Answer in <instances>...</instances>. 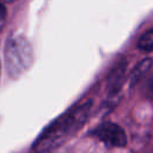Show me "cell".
Listing matches in <instances>:
<instances>
[{
    "instance_id": "6da1fadb",
    "label": "cell",
    "mask_w": 153,
    "mask_h": 153,
    "mask_svg": "<svg viewBox=\"0 0 153 153\" xmlns=\"http://www.w3.org/2000/svg\"><path fill=\"white\" fill-rule=\"evenodd\" d=\"M91 103H84L80 106L73 109L57 121H55L47 130L37 139L35 149L43 152L61 145L67 137L74 134L86 121Z\"/></svg>"
},
{
    "instance_id": "7a4b0ae2",
    "label": "cell",
    "mask_w": 153,
    "mask_h": 153,
    "mask_svg": "<svg viewBox=\"0 0 153 153\" xmlns=\"http://www.w3.org/2000/svg\"><path fill=\"white\" fill-rule=\"evenodd\" d=\"M33 51L30 42L22 35L11 36L5 45V65L8 75L18 78L32 63Z\"/></svg>"
},
{
    "instance_id": "3957f363",
    "label": "cell",
    "mask_w": 153,
    "mask_h": 153,
    "mask_svg": "<svg viewBox=\"0 0 153 153\" xmlns=\"http://www.w3.org/2000/svg\"><path fill=\"white\" fill-rule=\"evenodd\" d=\"M93 134L108 147H124L127 145L126 133L116 123H103L93 130Z\"/></svg>"
},
{
    "instance_id": "277c9868",
    "label": "cell",
    "mask_w": 153,
    "mask_h": 153,
    "mask_svg": "<svg viewBox=\"0 0 153 153\" xmlns=\"http://www.w3.org/2000/svg\"><path fill=\"white\" fill-rule=\"evenodd\" d=\"M151 68V59H146L143 61H141L140 65H137V67L135 68V71L131 74V85L136 84L140 78L146 73V71H148Z\"/></svg>"
},
{
    "instance_id": "5b68a950",
    "label": "cell",
    "mask_w": 153,
    "mask_h": 153,
    "mask_svg": "<svg viewBox=\"0 0 153 153\" xmlns=\"http://www.w3.org/2000/svg\"><path fill=\"white\" fill-rule=\"evenodd\" d=\"M137 47H139V49L145 50V51L152 50V48H153V31L152 30L146 31L140 37V39L137 42Z\"/></svg>"
},
{
    "instance_id": "8992f818",
    "label": "cell",
    "mask_w": 153,
    "mask_h": 153,
    "mask_svg": "<svg viewBox=\"0 0 153 153\" xmlns=\"http://www.w3.org/2000/svg\"><path fill=\"white\" fill-rule=\"evenodd\" d=\"M5 19H6V10H5V6L2 5V2H0V30L4 27Z\"/></svg>"
},
{
    "instance_id": "52a82bcc",
    "label": "cell",
    "mask_w": 153,
    "mask_h": 153,
    "mask_svg": "<svg viewBox=\"0 0 153 153\" xmlns=\"http://www.w3.org/2000/svg\"><path fill=\"white\" fill-rule=\"evenodd\" d=\"M14 0H0V2H6V4H8V2H13Z\"/></svg>"
}]
</instances>
